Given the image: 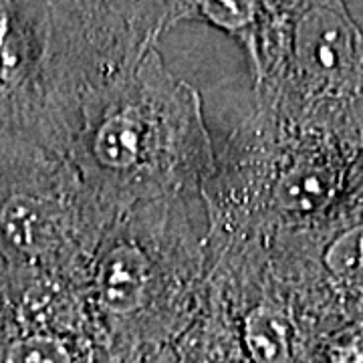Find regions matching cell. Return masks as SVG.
<instances>
[{"mask_svg":"<svg viewBox=\"0 0 363 363\" xmlns=\"http://www.w3.org/2000/svg\"><path fill=\"white\" fill-rule=\"evenodd\" d=\"M178 2H51L49 117L63 156L109 218L125 208L202 196L216 152L200 93L160 39Z\"/></svg>","mask_w":363,"mask_h":363,"instance_id":"1","label":"cell"},{"mask_svg":"<svg viewBox=\"0 0 363 363\" xmlns=\"http://www.w3.org/2000/svg\"><path fill=\"white\" fill-rule=\"evenodd\" d=\"M208 271L204 196H169L117 212L81 285L104 355L176 345L204 307Z\"/></svg>","mask_w":363,"mask_h":363,"instance_id":"2","label":"cell"},{"mask_svg":"<svg viewBox=\"0 0 363 363\" xmlns=\"http://www.w3.org/2000/svg\"><path fill=\"white\" fill-rule=\"evenodd\" d=\"M362 156L329 131L255 105L202 192L210 245H271L317 228L345 198Z\"/></svg>","mask_w":363,"mask_h":363,"instance_id":"3","label":"cell"},{"mask_svg":"<svg viewBox=\"0 0 363 363\" xmlns=\"http://www.w3.org/2000/svg\"><path fill=\"white\" fill-rule=\"evenodd\" d=\"M259 107L363 152V30L345 2H264Z\"/></svg>","mask_w":363,"mask_h":363,"instance_id":"4","label":"cell"},{"mask_svg":"<svg viewBox=\"0 0 363 363\" xmlns=\"http://www.w3.org/2000/svg\"><path fill=\"white\" fill-rule=\"evenodd\" d=\"M109 220L65 157L37 143L0 147V271L6 289L39 281L83 285Z\"/></svg>","mask_w":363,"mask_h":363,"instance_id":"5","label":"cell"},{"mask_svg":"<svg viewBox=\"0 0 363 363\" xmlns=\"http://www.w3.org/2000/svg\"><path fill=\"white\" fill-rule=\"evenodd\" d=\"M208 283L220 295L248 362L315 363L323 331L264 245H210Z\"/></svg>","mask_w":363,"mask_h":363,"instance_id":"6","label":"cell"},{"mask_svg":"<svg viewBox=\"0 0 363 363\" xmlns=\"http://www.w3.org/2000/svg\"><path fill=\"white\" fill-rule=\"evenodd\" d=\"M264 247L323 333L363 323V156L347 194L327 220Z\"/></svg>","mask_w":363,"mask_h":363,"instance_id":"7","label":"cell"},{"mask_svg":"<svg viewBox=\"0 0 363 363\" xmlns=\"http://www.w3.org/2000/svg\"><path fill=\"white\" fill-rule=\"evenodd\" d=\"M101 357L81 285L39 281L6 289L0 363H101Z\"/></svg>","mask_w":363,"mask_h":363,"instance_id":"8","label":"cell"},{"mask_svg":"<svg viewBox=\"0 0 363 363\" xmlns=\"http://www.w3.org/2000/svg\"><path fill=\"white\" fill-rule=\"evenodd\" d=\"M51 2L0 0V147L51 150Z\"/></svg>","mask_w":363,"mask_h":363,"instance_id":"9","label":"cell"},{"mask_svg":"<svg viewBox=\"0 0 363 363\" xmlns=\"http://www.w3.org/2000/svg\"><path fill=\"white\" fill-rule=\"evenodd\" d=\"M178 363H250L220 295L208 283L204 307L176 343Z\"/></svg>","mask_w":363,"mask_h":363,"instance_id":"10","label":"cell"},{"mask_svg":"<svg viewBox=\"0 0 363 363\" xmlns=\"http://www.w3.org/2000/svg\"><path fill=\"white\" fill-rule=\"evenodd\" d=\"M264 2L260 0H188L182 2V23H202L222 30L247 55L250 77L260 63Z\"/></svg>","mask_w":363,"mask_h":363,"instance_id":"11","label":"cell"},{"mask_svg":"<svg viewBox=\"0 0 363 363\" xmlns=\"http://www.w3.org/2000/svg\"><path fill=\"white\" fill-rule=\"evenodd\" d=\"M315 363H363V323H343L323 333L315 347Z\"/></svg>","mask_w":363,"mask_h":363,"instance_id":"12","label":"cell"},{"mask_svg":"<svg viewBox=\"0 0 363 363\" xmlns=\"http://www.w3.org/2000/svg\"><path fill=\"white\" fill-rule=\"evenodd\" d=\"M101 363H178L176 345L162 347L142 353H128V355H104Z\"/></svg>","mask_w":363,"mask_h":363,"instance_id":"13","label":"cell"},{"mask_svg":"<svg viewBox=\"0 0 363 363\" xmlns=\"http://www.w3.org/2000/svg\"><path fill=\"white\" fill-rule=\"evenodd\" d=\"M4 295H6V279L0 271V311H2V305H4Z\"/></svg>","mask_w":363,"mask_h":363,"instance_id":"14","label":"cell"}]
</instances>
